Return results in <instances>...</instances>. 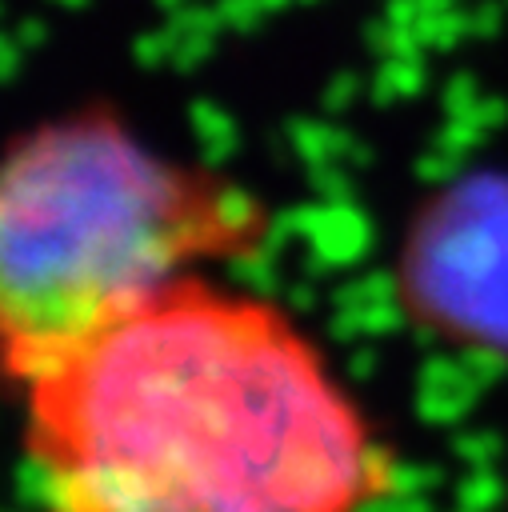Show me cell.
<instances>
[{
    "label": "cell",
    "instance_id": "1",
    "mask_svg": "<svg viewBox=\"0 0 508 512\" xmlns=\"http://www.w3.org/2000/svg\"><path fill=\"white\" fill-rule=\"evenodd\" d=\"M48 512H356L388 484L360 408L264 300L180 276L20 376Z\"/></svg>",
    "mask_w": 508,
    "mask_h": 512
},
{
    "label": "cell",
    "instance_id": "2",
    "mask_svg": "<svg viewBox=\"0 0 508 512\" xmlns=\"http://www.w3.org/2000/svg\"><path fill=\"white\" fill-rule=\"evenodd\" d=\"M252 196L152 156L108 112H76L12 144L0 180V328L20 380L188 276L248 252Z\"/></svg>",
    "mask_w": 508,
    "mask_h": 512
},
{
    "label": "cell",
    "instance_id": "3",
    "mask_svg": "<svg viewBox=\"0 0 508 512\" xmlns=\"http://www.w3.org/2000/svg\"><path fill=\"white\" fill-rule=\"evenodd\" d=\"M408 312L444 340L508 352V176H472L420 208L400 256Z\"/></svg>",
    "mask_w": 508,
    "mask_h": 512
}]
</instances>
